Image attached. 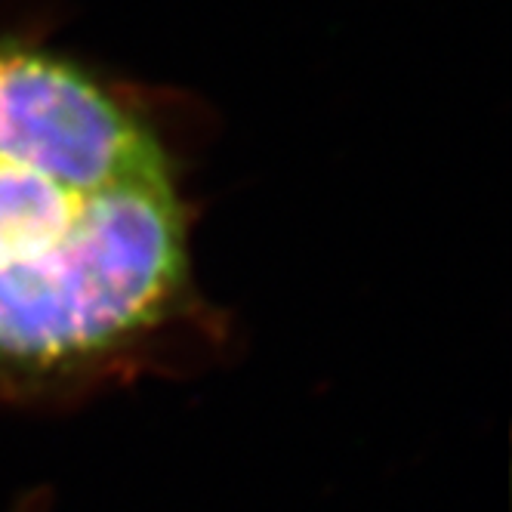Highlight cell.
Listing matches in <instances>:
<instances>
[{
  "label": "cell",
  "mask_w": 512,
  "mask_h": 512,
  "mask_svg": "<svg viewBox=\"0 0 512 512\" xmlns=\"http://www.w3.org/2000/svg\"><path fill=\"white\" fill-rule=\"evenodd\" d=\"M167 145L93 71L0 41V383L112 368L192 287Z\"/></svg>",
  "instance_id": "obj_1"
}]
</instances>
